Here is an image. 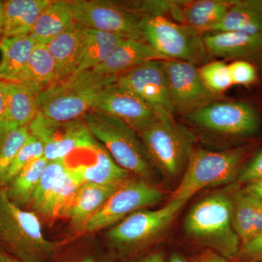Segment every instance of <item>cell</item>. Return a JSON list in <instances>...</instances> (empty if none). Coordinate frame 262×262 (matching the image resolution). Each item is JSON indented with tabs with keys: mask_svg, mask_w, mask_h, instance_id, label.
<instances>
[{
	"mask_svg": "<svg viewBox=\"0 0 262 262\" xmlns=\"http://www.w3.org/2000/svg\"><path fill=\"white\" fill-rule=\"evenodd\" d=\"M117 76L89 70L55 81L38 96L39 112L57 122L82 118L94 110L101 91L116 82Z\"/></svg>",
	"mask_w": 262,
	"mask_h": 262,
	"instance_id": "obj_1",
	"label": "cell"
},
{
	"mask_svg": "<svg viewBox=\"0 0 262 262\" xmlns=\"http://www.w3.org/2000/svg\"><path fill=\"white\" fill-rule=\"evenodd\" d=\"M184 225L196 244L230 259L237 256L241 243L232 226L229 193L203 198L189 211Z\"/></svg>",
	"mask_w": 262,
	"mask_h": 262,
	"instance_id": "obj_2",
	"label": "cell"
},
{
	"mask_svg": "<svg viewBox=\"0 0 262 262\" xmlns=\"http://www.w3.org/2000/svg\"><path fill=\"white\" fill-rule=\"evenodd\" d=\"M252 151L251 146L223 151L193 149L172 201L187 203L204 188L235 182Z\"/></svg>",
	"mask_w": 262,
	"mask_h": 262,
	"instance_id": "obj_3",
	"label": "cell"
},
{
	"mask_svg": "<svg viewBox=\"0 0 262 262\" xmlns=\"http://www.w3.org/2000/svg\"><path fill=\"white\" fill-rule=\"evenodd\" d=\"M82 118L90 133L120 167L138 178L153 182L154 168L135 130L116 117L96 110Z\"/></svg>",
	"mask_w": 262,
	"mask_h": 262,
	"instance_id": "obj_4",
	"label": "cell"
},
{
	"mask_svg": "<svg viewBox=\"0 0 262 262\" xmlns=\"http://www.w3.org/2000/svg\"><path fill=\"white\" fill-rule=\"evenodd\" d=\"M0 241L22 262H46L56 245L43 234L37 214L13 203L0 189Z\"/></svg>",
	"mask_w": 262,
	"mask_h": 262,
	"instance_id": "obj_5",
	"label": "cell"
},
{
	"mask_svg": "<svg viewBox=\"0 0 262 262\" xmlns=\"http://www.w3.org/2000/svg\"><path fill=\"white\" fill-rule=\"evenodd\" d=\"M138 134L151 165L164 177L173 180L184 173L195 142V136L187 127L174 117H165Z\"/></svg>",
	"mask_w": 262,
	"mask_h": 262,
	"instance_id": "obj_6",
	"label": "cell"
},
{
	"mask_svg": "<svg viewBox=\"0 0 262 262\" xmlns=\"http://www.w3.org/2000/svg\"><path fill=\"white\" fill-rule=\"evenodd\" d=\"M143 32L146 42L169 61L186 62L198 67L211 59L203 34L186 24L161 15L146 17Z\"/></svg>",
	"mask_w": 262,
	"mask_h": 262,
	"instance_id": "obj_7",
	"label": "cell"
},
{
	"mask_svg": "<svg viewBox=\"0 0 262 262\" xmlns=\"http://www.w3.org/2000/svg\"><path fill=\"white\" fill-rule=\"evenodd\" d=\"M186 203L170 200L160 209L136 211L113 226L107 238L121 254L138 252L163 236Z\"/></svg>",
	"mask_w": 262,
	"mask_h": 262,
	"instance_id": "obj_8",
	"label": "cell"
},
{
	"mask_svg": "<svg viewBox=\"0 0 262 262\" xmlns=\"http://www.w3.org/2000/svg\"><path fill=\"white\" fill-rule=\"evenodd\" d=\"M75 23L84 28L144 41V17L128 9L123 3L103 0L69 1Z\"/></svg>",
	"mask_w": 262,
	"mask_h": 262,
	"instance_id": "obj_9",
	"label": "cell"
},
{
	"mask_svg": "<svg viewBox=\"0 0 262 262\" xmlns=\"http://www.w3.org/2000/svg\"><path fill=\"white\" fill-rule=\"evenodd\" d=\"M163 196V191L152 183L130 178L90 219L84 231L96 232L117 225L135 212L158 204Z\"/></svg>",
	"mask_w": 262,
	"mask_h": 262,
	"instance_id": "obj_10",
	"label": "cell"
},
{
	"mask_svg": "<svg viewBox=\"0 0 262 262\" xmlns=\"http://www.w3.org/2000/svg\"><path fill=\"white\" fill-rule=\"evenodd\" d=\"M184 117L196 127L233 137L252 136L261 125L259 114L251 104L223 99L210 103Z\"/></svg>",
	"mask_w": 262,
	"mask_h": 262,
	"instance_id": "obj_11",
	"label": "cell"
},
{
	"mask_svg": "<svg viewBox=\"0 0 262 262\" xmlns=\"http://www.w3.org/2000/svg\"><path fill=\"white\" fill-rule=\"evenodd\" d=\"M44 146V157L48 160L66 159L77 149H94L98 141L90 133L83 118L57 122L38 112L28 126Z\"/></svg>",
	"mask_w": 262,
	"mask_h": 262,
	"instance_id": "obj_12",
	"label": "cell"
},
{
	"mask_svg": "<svg viewBox=\"0 0 262 262\" xmlns=\"http://www.w3.org/2000/svg\"><path fill=\"white\" fill-rule=\"evenodd\" d=\"M164 67L175 113L184 117L223 99L207 88L196 66L171 60L164 61Z\"/></svg>",
	"mask_w": 262,
	"mask_h": 262,
	"instance_id": "obj_13",
	"label": "cell"
},
{
	"mask_svg": "<svg viewBox=\"0 0 262 262\" xmlns=\"http://www.w3.org/2000/svg\"><path fill=\"white\" fill-rule=\"evenodd\" d=\"M117 84L149 105L160 118L174 117L164 61L146 62L117 76Z\"/></svg>",
	"mask_w": 262,
	"mask_h": 262,
	"instance_id": "obj_14",
	"label": "cell"
},
{
	"mask_svg": "<svg viewBox=\"0 0 262 262\" xmlns=\"http://www.w3.org/2000/svg\"><path fill=\"white\" fill-rule=\"evenodd\" d=\"M94 110L116 117L137 133L160 118L145 101L116 82L101 91Z\"/></svg>",
	"mask_w": 262,
	"mask_h": 262,
	"instance_id": "obj_15",
	"label": "cell"
},
{
	"mask_svg": "<svg viewBox=\"0 0 262 262\" xmlns=\"http://www.w3.org/2000/svg\"><path fill=\"white\" fill-rule=\"evenodd\" d=\"M210 57L262 64V34L237 31L203 33Z\"/></svg>",
	"mask_w": 262,
	"mask_h": 262,
	"instance_id": "obj_16",
	"label": "cell"
},
{
	"mask_svg": "<svg viewBox=\"0 0 262 262\" xmlns=\"http://www.w3.org/2000/svg\"><path fill=\"white\" fill-rule=\"evenodd\" d=\"M122 184H98L84 182L63 207L59 216L69 219L75 228L84 230L90 219Z\"/></svg>",
	"mask_w": 262,
	"mask_h": 262,
	"instance_id": "obj_17",
	"label": "cell"
},
{
	"mask_svg": "<svg viewBox=\"0 0 262 262\" xmlns=\"http://www.w3.org/2000/svg\"><path fill=\"white\" fill-rule=\"evenodd\" d=\"M155 61L169 60L155 51L147 42L125 38L108 58L92 71L102 75H119L137 66Z\"/></svg>",
	"mask_w": 262,
	"mask_h": 262,
	"instance_id": "obj_18",
	"label": "cell"
},
{
	"mask_svg": "<svg viewBox=\"0 0 262 262\" xmlns=\"http://www.w3.org/2000/svg\"><path fill=\"white\" fill-rule=\"evenodd\" d=\"M85 29L75 23L46 45L56 62V80L75 73L82 53Z\"/></svg>",
	"mask_w": 262,
	"mask_h": 262,
	"instance_id": "obj_19",
	"label": "cell"
},
{
	"mask_svg": "<svg viewBox=\"0 0 262 262\" xmlns=\"http://www.w3.org/2000/svg\"><path fill=\"white\" fill-rule=\"evenodd\" d=\"M51 0H7L3 2V37L29 35L39 15Z\"/></svg>",
	"mask_w": 262,
	"mask_h": 262,
	"instance_id": "obj_20",
	"label": "cell"
},
{
	"mask_svg": "<svg viewBox=\"0 0 262 262\" xmlns=\"http://www.w3.org/2000/svg\"><path fill=\"white\" fill-rule=\"evenodd\" d=\"M234 0H196L182 1L179 23L198 29L203 34L220 23Z\"/></svg>",
	"mask_w": 262,
	"mask_h": 262,
	"instance_id": "obj_21",
	"label": "cell"
},
{
	"mask_svg": "<svg viewBox=\"0 0 262 262\" xmlns=\"http://www.w3.org/2000/svg\"><path fill=\"white\" fill-rule=\"evenodd\" d=\"M56 62L46 45L37 44L15 83L39 95L57 80Z\"/></svg>",
	"mask_w": 262,
	"mask_h": 262,
	"instance_id": "obj_22",
	"label": "cell"
},
{
	"mask_svg": "<svg viewBox=\"0 0 262 262\" xmlns=\"http://www.w3.org/2000/svg\"><path fill=\"white\" fill-rule=\"evenodd\" d=\"M10 129L28 127L39 112L38 96L21 84L0 80Z\"/></svg>",
	"mask_w": 262,
	"mask_h": 262,
	"instance_id": "obj_23",
	"label": "cell"
},
{
	"mask_svg": "<svg viewBox=\"0 0 262 262\" xmlns=\"http://www.w3.org/2000/svg\"><path fill=\"white\" fill-rule=\"evenodd\" d=\"M75 24L69 1H51L29 34L37 44L47 45Z\"/></svg>",
	"mask_w": 262,
	"mask_h": 262,
	"instance_id": "obj_24",
	"label": "cell"
},
{
	"mask_svg": "<svg viewBox=\"0 0 262 262\" xmlns=\"http://www.w3.org/2000/svg\"><path fill=\"white\" fill-rule=\"evenodd\" d=\"M37 43L29 35L0 40V80L15 82L23 72Z\"/></svg>",
	"mask_w": 262,
	"mask_h": 262,
	"instance_id": "obj_25",
	"label": "cell"
},
{
	"mask_svg": "<svg viewBox=\"0 0 262 262\" xmlns=\"http://www.w3.org/2000/svg\"><path fill=\"white\" fill-rule=\"evenodd\" d=\"M222 31L262 34V0H234L225 18L208 32Z\"/></svg>",
	"mask_w": 262,
	"mask_h": 262,
	"instance_id": "obj_26",
	"label": "cell"
},
{
	"mask_svg": "<svg viewBox=\"0 0 262 262\" xmlns=\"http://www.w3.org/2000/svg\"><path fill=\"white\" fill-rule=\"evenodd\" d=\"M123 39L125 37L117 34L86 28L82 53L75 73L94 70L108 58Z\"/></svg>",
	"mask_w": 262,
	"mask_h": 262,
	"instance_id": "obj_27",
	"label": "cell"
},
{
	"mask_svg": "<svg viewBox=\"0 0 262 262\" xmlns=\"http://www.w3.org/2000/svg\"><path fill=\"white\" fill-rule=\"evenodd\" d=\"M93 151L96 154L95 163L79 165L84 182L119 184L130 179V173L115 161L101 143L98 141Z\"/></svg>",
	"mask_w": 262,
	"mask_h": 262,
	"instance_id": "obj_28",
	"label": "cell"
},
{
	"mask_svg": "<svg viewBox=\"0 0 262 262\" xmlns=\"http://www.w3.org/2000/svg\"><path fill=\"white\" fill-rule=\"evenodd\" d=\"M83 183L79 165H68L65 173L56 183L37 212L48 218L59 216L63 207Z\"/></svg>",
	"mask_w": 262,
	"mask_h": 262,
	"instance_id": "obj_29",
	"label": "cell"
},
{
	"mask_svg": "<svg viewBox=\"0 0 262 262\" xmlns=\"http://www.w3.org/2000/svg\"><path fill=\"white\" fill-rule=\"evenodd\" d=\"M229 194L232 226L242 244L252 237L259 201L247 194L244 189L237 187V185Z\"/></svg>",
	"mask_w": 262,
	"mask_h": 262,
	"instance_id": "obj_30",
	"label": "cell"
},
{
	"mask_svg": "<svg viewBox=\"0 0 262 262\" xmlns=\"http://www.w3.org/2000/svg\"><path fill=\"white\" fill-rule=\"evenodd\" d=\"M48 162L45 157L32 162L3 188L10 201L20 207L32 203Z\"/></svg>",
	"mask_w": 262,
	"mask_h": 262,
	"instance_id": "obj_31",
	"label": "cell"
},
{
	"mask_svg": "<svg viewBox=\"0 0 262 262\" xmlns=\"http://www.w3.org/2000/svg\"><path fill=\"white\" fill-rule=\"evenodd\" d=\"M29 135L28 127L11 129L0 143V189L8 169Z\"/></svg>",
	"mask_w": 262,
	"mask_h": 262,
	"instance_id": "obj_32",
	"label": "cell"
},
{
	"mask_svg": "<svg viewBox=\"0 0 262 262\" xmlns=\"http://www.w3.org/2000/svg\"><path fill=\"white\" fill-rule=\"evenodd\" d=\"M68 165L66 159L48 162L31 203L36 211L42 204L43 202L46 201L56 183L65 173Z\"/></svg>",
	"mask_w": 262,
	"mask_h": 262,
	"instance_id": "obj_33",
	"label": "cell"
},
{
	"mask_svg": "<svg viewBox=\"0 0 262 262\" xmlns=\"http://www.w3.org/2000/svg\"><path fill=\"white\" fill-rule=\"evenodd\" d=\"M44 155V146L42 143L35 136L29 133L25 144L19 151L5 175L3 188L14 178L20 170H23L32 162L43 158Z\"/></svg>",
	"mask_w": 262,
	"mask_h": 262,
	"instance_id": "obj_34",
	"label": "cell"
},
{
	"mask_svg": "<svg viewBox=\"0 0 262 262\" xmlns=\"http://www.w3.org/2000/svg\"><path fill=\"white\" fill-rule=\"evenodd\" d=\"M203 82L210 91L222 95L232 85L228 64L222 61H209L199 69Z\"/></svg>",
	"mask_w": 262,
	"mask_h": 262,
	"instance_id": "obj_35",
	"label": "cell"
},
{
	"mask_svg": "<svg viewBox=\"0 0 262 262\" xmlns=\"http://www.w3.org/2000/svg\"><path fill=\"white\" fill-rule=\"evenodd\" d=\"M228 67L232 85H249L257 80L256 66L250 62L234 61Z\"/></svg>",
	"mask_w": 262,
	"mask_h": 262,
	"instance_id": "obj_36",
	"label": "cell"
},
{
	"mask_svg": "<svg viewBox=\"0 0 262 262\" xmlns=\"http://www.w3.org/2000/svg\"><path fill=\"white\" fill-rule=\"evenodd\" d=\"M262 179V149L246 163L235 181L236 185L246 186Z\"/></svg>",
	"mask_w": 262,
	"mask_h": 262,
	"instance_id": "obj_37",
	"label": "cell"
},
{
	"mask_svg": "<svg viewBox=\"0 0 262 262\" xmlns=\"http://www.w3.org/2000/svg\"><path fill=\"white\" fill-rule=\"evenodd\" d=\"M236 257L243 262H262V233L241 244Z\"/></svg>",
	"mask_w": 262,
	"mask_h": 262,
	"instance_id": "obj_38",
	"label": "cell"
},
{
	"mask_svg": "<svg viewBox=\"0 0 262 262\" xmlns=\"http://www.w3.org/2000/svg\"><path fill=\"white\" fill-rule=\"evenodd\" d=\"M10 130L11 129H10L9 122H8L6 101H5L3 90L0 86V143Z\"/></svg>",
	"mask_w": 262,
	"mask_h": 262,
	"instance_id": "obj_39",
	"label": "cell"
},
{
	"mask_svg": "<svg viewBox=\"0 0 262 262\" xmlns=\"http://www.w3.org/2000/svg\"><path fill=\"white\" fill-rule=\"evenodd\" d=\"M195 262H233L230 258L224 257L219 253L207 249L196 257Z\"/></svg>",
	"mask_w": 262,
	"mask_h": 262,
	"instance_id": "obj_40",
	"label": "cell"
},
{
	"mask_svg": "<svg viewBox=\"0 0 262 262\" xmlns=\"http://www.w3.org/2000/svg\"><path fill=\"white\" fill-rule=\"evenodd\" d=\"M244 190L247 194L262 202V179L245 186Z\"/></svg>",
	"mask_w": 262,
	"mask_h": 262,
	"instance_id": "obj_41",
	"label": "cell"
},
{
	"mask_svg": "<svg viewBox=\"0 0 262 262\" xmlns=\"http://www.w3.org/2000/svg\"><path fill=\"white\" fill-rule=\"evenodd\" d=\"M165 254L162 250L152 251L138 262H165Z\"/></svg>",
	"mask_w": 262,
	"mask_h": 262,
	"instance_id": "obj_42",
	"label": "cell"
},
{
	"mask_svg": "<svg viewBox=\"0 0 262 262\" xmlns=\"http://www.w3.org/2000/svg\"><path fill=\"white\" fill-rule=\"evenodd\" d=\"M262 233V202L259 201L257 211H256V218H255L254 225H253V236L258 235ZM251 237V238H252Z\"/></svg>",
	"mask_w": 262,
	"mask_h": 262,
	"instance_id": "obj_43",
	"label": "cell"
},
{
	"mask_svg": "<svg viewBox=\"0 0 262 262\" xmlns=\"http://www.w3.org/2000/svg\"><path fill=\"white\" fill-rule=\"evenodd\" d=\"M168 262H192L188 258L184 257L182 254L178 253H173L170 255Z\"/></svg>",
	"mask_w": 262,
	"mask_h": 262,
	"instance_id": "obj_44",
	"label": "cell"
},
{
	"mask_svg": "<svg viewBox=\"0 0 262 262\" xmlns=\"http://www.w3.org/2000/svg\"><path fill=\"white\" fill-rule=\"evenodd\" d=\"M3 22H4V7H3V2L0 1V38H3Z\"/></svg>",
	"mask_w": 262,
	"mask_h": 262,
	"instance_id": "obj_45",
	"label": "cell"
},
{
	"mask_svg": "<svg viewBox=\"0 0 262 262\" xmlns=\"http://www.w3.org/2000/svg\"><path fill=\"white\" fill-rule=\"evenodd\" d=\"M13 258L9 257L8 255L5 254L2 250H0V262H13Z\"/></svg>",
	"mask_w": 262,
	"mask_h": 262,
	"instance_id": "obj_46",
	"label": "cell"
},
{
	"mask_svg": "<svg viewBox=\"0 0 262 262\" xmlns=\"http://www.w3.org/2000/svg\"><path fill=\"white\" fill-rule=\"evenodd\" d=\"M81 262H96L94 259V258L91 257V256H89V257H87L84 258V259L82 260Z\"/></svg>",
	"mask_w": 262,
	"mask_h": 262,
	"instance_id": "obj_47",
	"label": "cell"
},
{
	"mask_svg": "<svg viewBox=\"0 0 262 262\" xmlns=\"http://www.w3.org/2000/svg\"><path fill=\"white\" fill-rule=\"evenodd\" d=\"M13 262H22V261H19V260H13Z\"/></svg>",
	"mask_w": 262,
	"mask_h": 262,
	"instance_id": "obj_48",
	"label": "cell"
}]
</instances>
